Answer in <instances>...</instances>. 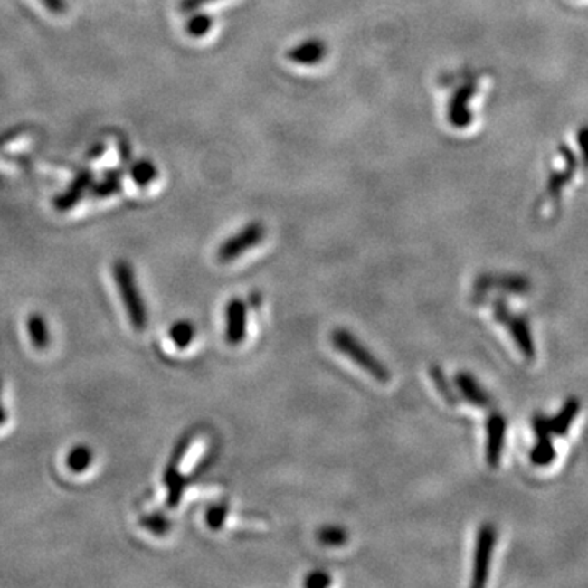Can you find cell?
I'll use <instances>...</instances> for the list:
<instances>
[{
  "label": "cell",
  "mask_w": 588,
  "mask_h": 588,
  "mask_svg": "<svg viewBox=\"0 0 588 588\" xmlns=\"http://www.w3.org/2000/svg\"><path fill=\"white\" fill-rule=\"evenodd\" d=\"M497 543V529L494 525L486 523L479 528L476 539V551H474V567H472V580L470 585L474 588L484 587L488 583L490 563Z\"/></svg>",
  "instance_id": "obj_4"
},
{
  "label": "cell",
  "mask_w": 588,
  "mask_h": 588,
  "mask_svg": "<svg viewBox=\"0 0 588 588\" xmlns=\"http://www.w3.org/2000/svg\"><path fill=\"white\" fill-rule=\"evenodd\" d=\"M214 25V20L208 14L204 12H194L190 18L186 20L185 30L186 33L190 34L192 38H203L210 33Z\"/></svg>",
  "instance_id": "obj_17"
},
{
  "label": "cell",
  "mask_w": 588,
  "mask_h": 588,
  "mask_svg": "<svg viewBox=\"0 0 588 588\" xmlns=\"http://www.w3.org/2000/svg\"><path fill=\"white\" fill-rule=\"evenodd\" d=\"M267 235V227L261 221H252L242 227L239 232L231 235L227 241L219 245L218 259L224 263L242 257L245 252L252 251L253 247L263 242Z\"/></svg>",
  "instance_id": "obj_3"
},
{
  "label": "cell",
  "mask_w": 588,
  "mask_h": 588,
  "mask_svg": "<svg viewBox=\"0 0 588 588\" xmlns=\"http://www.w3.org/2000/svg\"><path fill=\"white\" fill-rule=\"evenodd\" d=\"M157 176V168L149 160H144L136 164L133 168V178L138 185H149L152 180Z\"/></svg>",
  "instance_id": "obj_20"
},
{
  "label": "cell",
  "mask_w": 588,
  "mask_h": 588,
  "mask_svg": "<svg viewBox=\"0 0 588 588\" xmlns=\"http://www.w3.org/2000/svg\"><path fill=\"white\" fill-rule=\"evenodd\" d=\"M328 44L319 36L306 38L303 42L296 43L293 48L286 51V58L289 62L303 68L318 66L327 58Z\"/></svg>",
  "instance_id": "obj_7"
},
{
  "label": "cell",
  "mask_w": 588,
  "mask_h": 588,
  "mask_svg": "<svg viewBox=\"0 0 588 588\" xmlns=\"http://www.w3.org/2000/svg\"><path fill=\"white\" fill-rule=\"evenodd\" d=\"M143 525L146 528L151 529L152 533H157V535L167 533L168 521L164 517H160V515H154V517H149V518H144Z\"/></svg>",
  "instance_id": "obj_24"
},
{
  "label": "cell",
  "mask_w": 588,
  "mask_h": 588,
  "mask_svg": "<svg viewBox=\"0 0 588 588\" xmlns=\"http://www.w3.org/2000/svg\"><path fill=\"white\" fill-rule=\"evenodd\" d=\"M93 461L92 450L89 446L79 445L68 454V468L72 472H84Z\"/></svg>",
  "instance_id": "obj_18"
},
{
  "label": "cell",
  "mask_w": 588,
  "mask_h": 588,
  "mask_svg": "<svg viewBox=\"0 0 588 588\" xmlns=\"http://www.w3.org/2000/svg\"><path fill=\"white\" fill-rule=\"evenodd\" d=\"M5 422V412L2 409V403H0V425Z\"/></svg>",
  "instance_id": "obj_27"
},
{
  "label": "cell",
  "mask_w": 588,
  "mask_h": 588,
  "mask_svg": "<svg viewBox=\"0 0 588 588\" xmlns=\"http://www.w3.org/2000/svg\"><path fill=\"white\" fill-rule=\"evenodd\" d=\"M494 318L500 324H504L505 327L508 328L515 344L520 348L521 355L526 360H535L536 358V346H535L533 334L529 330L528 320L525 319V318L513 316L504 301H496L494 303Z\"/></svg>",
  "instance_id": "obj_5"
},
{
  "label": "cell",
  "mask_w": 588,
  "mask_h": 588,
  "mask_svg": "<svg viewBox=\"0 0 588 588\" xmlns=\"http://www.w3.org/2000/svg\"><path fill=\"white\" fill-rule=\"evenodd\" d=\"M213 2H216V0H180L178 9L182 10L184 14H194L196 10L203 9L204 5L213 4Z\"/></svg>",
  "instance_id": "obj_25"
},
{
  "label": "cell",
  "mask_w": 588,
  "mask_h": 588,
  "mask_svg": "<svg viewBox=\"0 0 588 588\" xmlns=\"http://www.w3.org/2000/svg\"><path fill=\"white\" fill-rule=\"evenodd\" d=\"M194 334H196V328H194V322H190V320H176L175 324H172V327L168 330V336L178 348H186L188 345L192 344Z\"/></svg>",
  "instance_id": "obj_16"
},
{
  "label": "cell",
  "mask_w": 588,
  "mask_h": 588,
  "mask_svg": "<svg viewBox=\"0 0 588 588\" xmlns=\"http://www.w3.org/2000/svg\"><path fill=\"white\" fill-rule=\"evenodd\" d=\"M555 448L553 443V437L536 438V445L531 450L529 453V460L533 464H536L539 468L549 466L551 462L555 461Z\"/></svg>",
  "instance_id": "obj_14"
},
{
  "label": "cell",
  "mask_w": 588,
  "mask_h": 588,
  "mask_svg": "<svg viewBox=\"0 0 588 588\" xmlns=\"http://www.w3.org/2000/svg\"><path fill=\"white\" fill-rule=\"evenodd\" d=\"M332 583V577L330 574L326 571H312L306 575L304 579V587L308 588H324L328 587Z\"/></svg>",
  "instance_id": "obj_23"
},
{
  "label": "cell",
  "mask_w": 588,
  "mask_h": 588,
  "mask_svg": "<svg viewBox=\"0 0 588 588\" xmlns=\"http://www.w3.org/2000/svg\"><path fill=\"white\" fill-rule=\"evenodd\" d=\"M531 283L528 278L517 277V275H510V277H498V278H480L478 283V289H504L508 293L525 294L528 293Z\"/></svg>",
  "instance_id": "obj_12"
},
{
  "label": "cell",
  "mask_w": 588,
  "mask_h": 588,
  "mask_svg": "<svg viewBox=\"0 0 588 588\" xmlns=\"http://www.w3.org/2000/svg\"><path fill=\"white\" fill-rule=\"evenodd\" d=\"M577 139H579V147L580 151H582L583 166H585V168H588V127L580 128Z\"/></svg>",
  "instance_id": "obj_26"
},
{
  "label": "cell",
  "mask_w": 588,
  "mask_h": 588,
  "mask_svg": "<svg viewBox=\"0 0 588 588\" xmlns=\"http://www.w3.org/2000/svg\"><path fill=\"white\" fill-rule=\"evenodd\" d=\"M227 507L226 505L219 504L213 505L206 512V525L211 529H219L224 526V521L227 518Z\"/></svg>",
  "instance_id": "obj_22"
},
{
  "label": "cell",
  "mask_w": 588,
  "mask_h": 588,
  "mask_svg": "<svg viewBox=\"0 0 588 588\" xmlns=\"http://www.w3.org/2000/svg\"><path fill=\"white\" fill-rule=\"evenodd\" d=\"M454 384L460 389V394L468 401V403H474L476 407H488L490 403V397H488L486 389H482L479 383L476 378L469 375V373H458L454 376Z\"/></svg>",
  "instance_id": "obj_10"
},
{
  "label": "cell",
  "mask_w": 588,
  "mask_h": 588,
  "mask_svg": "<svg viewBox=\"0 0 588 588\" xmlns=\"http://www.w3.org/2000/svg\"><path fill=\"white\" fill-rule=\"evenodd\" d=\"M89 185H90V174L89 172L79 174L68 190L64 194H59L58 198L54 200L56 208L59 211H69L72 206H76L77 203L81 202V198H82V194L89 188Z\"/></svg>",
  "instance_id": "obj_13"
},
{
  "label": "cell",
  "mask_w": 588,
  "mask_h": 588,
  "mask_svg": "<svg viewBox=\"0 0 588 588\" xmlns=\"http://www.w3.org/2000/svg\"><path fill=\"white\" fill-rule=\"evenodd\" d=\"M318 539L324 546H344L345 543L348 541V533L342 526H324L319 529Z\"/></svg>",
  "instance_id": "obj_19"
},
{
  "label": "cell",
  "mask_w": 588,
  "mask_h": 588,
  "mask_svg": "<svg viewBox=\"0 0 588 588\" xmlns=\"http://www.w3.org/2000/svg\"><path fill=\"white\" fill-rule=\"evenodd\" d=\"M113 278L117 281L118 291L121 294L131 324L135 326L136 330H144L147 326V311L138 289L133 267L128 261H118L113 265Z\"/></svg>",
  "instance_id": "obj_2"
},
{
  "label": "cell",
  "mask_w": 588,
  "mask_h": 588,
  "mask_svg": "<svg viewBox=\"0 0 588 588\" xmlns=\"http://www.w3.org/2000/svg\"><path fill=\"white\" fill-rule=\"evenodd\" d=\"M247 334V304L234 298L226 308V338L229 345L244 342Z\"/></svg>",
  "instance_id": "obj_9"
},
{
  "label": "cell",
  "mask_w": 588,
  "mask_h": 588,
  "mask_svg": "<svg viewBox=\"0 0 588 588\" xmlns=\"http://www.w3.org/2000/svg\"><path fill=\"white\" fill-rule=\"evenodd\" d=\"M476 93H478L476 81H468L454 90L446 107V118L451 127L456 129H466L472 125L474 113L470 109V101L476 97Z\"/></svg>",
  "instance_id": "obj_6"
},
{
  "label": "cell",
  "mask_w": 588,
  "mask_h": 588,
  "mask_svg": "<svg viewBox=\"0 0 588 588\" xmlns=\"http://www.w3.org/2000/svg\"><path fill=\"white\" fill-rule=\"evenodd\" d=\"M28 334H30L34 348L43 350V348H46L50 345L48 324L40 314L30 316V319H28Z\"/></svg>",
  "instance_id": "obj_15"
},
{
  "label": "cell",
  "mask_w": 588,
  "mask_h": 588,
  "mask_svg": "<svg viewBox=\"0 0 588 588\" xmlns=\"http://www.w3.org/2000/svg\"><path fill=\"white\" fill-rule=\"evenodd\" d=\"M332 344L338 352L344 353L346 358L356 363L362 370L366 371L379 383H387L391 378L384 363L379 362L378 358L348 330L337 328L336 332L332 334Z\"/></svg>",
  "instance_id": "obj_1"
},
{
  "label": "cell",
  "mask_w": 588,
  "mask_h": 588,
  "mask_svg": "<svg viewBox=\"0 0 588 588\" xmlns=\"http://www.w3.org/2000/svg\"><path fill=\"white\" fill-rule=\"evenodd\" d=\"M580 401L577 397H569L564 403L561 411L555 413L553 419H549V425H551V433L555 437H565L567 432L571 429L572 422L575 421V417L579 415Z\"/></svg>",
  "instance_id": "obj_11"
},
{
  "label": "cell",
  "mask_w": 588,
  "mask_h": 588,
  "mask_svg": "<svg viewBox=\"0 0 588 588\" xmlns=\"http://www.w3.org/2000/svg\"><path fill=\"white\" fill-rule=\"evenodd\" d=\"M507 421L500 412H492L488 419V446H486V461L490 468H498L505 446Z\"/></svg>",
  "instance_id": "obj_8"
},
{
  "label": "cell",
  "mask_w": 588,
  "mask_h": 588,
  "mask_svg": "<svg viewBox=\"0 0 588 588\" xmlns=\"http://www.w3.org/2000/svg\"><path fill=\"white\" fill-rule=\"evenodd\" d=\"M430 375H432V378H433V381H435V384H437L440 394L443 395L446 401H448L450 403H458V397H456V394H454L451 386L448 384V381H446L443 371L440 370L438 366H433V368L430 370Z\"/></svg>",
  "instance_id": "obj_21"
}]
</instances>
